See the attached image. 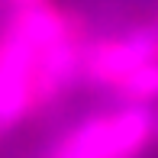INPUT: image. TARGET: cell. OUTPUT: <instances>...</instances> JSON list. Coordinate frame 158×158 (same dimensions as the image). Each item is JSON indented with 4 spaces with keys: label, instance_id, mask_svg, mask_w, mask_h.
<instances>
[{
    "label": "cell",
    "instance_id": "1",
    "mask_svg": "<svg viewBox=\"0 0 158 158\" xmlns=\"http://www.w3.org/2000/svg\"><path fill=\"white\" fill-rule=\"evenodd\" d=\"M152 145H158L152 106L116 103L61 129L42 158H142Z\"/></svg>",
    "mask_w": 158,
    "mask_h": 158
},
{
    "label": "cell",
    "instance_id": "2",
    "mask_svg": "<svg viewBox=\"0 0 158 158\" xmlns=\"http://www.w3.org/2000/svg\"><path fill=\"white\" fill-rule=\"evenodd\" d=\"M155 55H158V16L132 23L119 32L90 35L87 52H84L81 84L87 90L113 94L129 71H135Z\"/></svg>",
    "mask_w": 158,
    "mask_h": 158
},
{
    "label": "cell",
    "instance_id": "3",
    "mask_svg": "<svg viewBox=\"0 0 158 158\" xmlns=\"http://www.w3.org/2000/svg\"><path fill=\"white\" fill-rule=\"evenodd\" d=\"M116 103H158V55L148 58L145 64H139L135 71H129L123 81L116 84V90L110 94Z\"/></svg>",
    "mask_w": 158,
    "mask_h": 158
},
{
    "label": "cell",
    "instance_id": "4",
    "mask_svg": "<svg viewBox=\"0 0 158 158\" xmlns=\"http://www.w3.org/2000/svg\"><path fill=\"white\" fill-rule=\"evenodd\" d=\"M6 6H26V3H39V0H3Z\"/></svg>",
    "mask_w": 158,
    "mask_h": 158
},
{
    "label": "cell",
    "instance_id": "5",
    "mask_svg": "<svg viewBox=\"0 0 158 158\" xmlns=\"http://www.w3.org/2000/svg\"><path fill=\"white\" fill-rule=\"evenodd\" d=\"M152 113H155V135H158V103L152 106Z\"/></svg>",
    "mask_w": 158,
    "mask_h": 158
}]
</instances>
